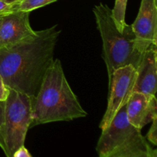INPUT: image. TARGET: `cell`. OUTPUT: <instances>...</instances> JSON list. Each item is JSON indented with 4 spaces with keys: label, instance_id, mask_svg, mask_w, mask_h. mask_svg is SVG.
<instances>
[{
    "label": "cell",
    "instance_id": "cell-1",
    "mask_svg": "<svg viewBox=\"0 0 157 157\" xmlns=\"http://www.w3.org/2000/svg\"><path fill=\"white\" fill-rule=\"evenodd\" d=\"M61 34L58 25L35 34L23 41L0 48V75L6 87L36 96L41 81L54 61L55 49Z\"/></svg>",
    "mask_w": 157,
    "mask_h": 157
},
{
    "label": "cell",
    "instance_id": "cell-2",
    "mask_svg": "<svg viewBox=\"0 0 157 157\" xmlns=\"http://www.w3.org/2000/svg\"><path fill=\"white\" fill-rule=\"evenodd\" d=\"M87 114L66 79L61 61L55 59L32 99L30 128L52 122L73 121Z\"/></svg>",
    "mask_w": 157,
    "mask_h": 157
},
{
    "label": "cell",
    "instance_id": "cell-3",
    "mask_svg": "<svg viewBox=\"0 0 157 157\" xmlns=\"http://www.w3.org/2000/svg\"><path fill=\"white\" fill-rule=\"evenodd\" d=\"M93 12L102 38L103 58L110 83L117 69L127 65L137 68L144 53L138 48L131 25L127 24L124 31L120 32L115 25L111 9L107 5L101 3L94 6Z\"/></svg>",
    "mask_w": 157,
    "mask_h": 157
},
{
    "label": "cell",
    "instance_id": "cell-4",
    "mask_svg": "<svg viewBox=\"0 0 157 157\" xmlns=\"http://www.w3.org/2000/svg\"><path fill=\"white\" fill-rule=\"evenodd\" d=\"M123 106L108 126L102 130L96 151L101 157H156L141 133V130L129 122Z\"/></svg>",
    "mask_w": 157,
    "mask_h": 157
},
{
    "label": "cell",
    "instance_id": "cell-5",
    "mask_svg": "<svg viewBox=\"0 0 157 157\" xmlns=\"http://www.w3.org/2000/svg\"><path fill=\"white\" fill-rule=\"evenodd\" d=\"M32 121V98L25 94L9 89L5 101L2 126L4 153L6 156L13 157L15 152L24 146Z\"/></svg>",
    "mask_w": 157,
    "mask_h": 157
},
{
    "label": "cell",
    "instance_id": "cell-6",
    "mask_svg": "<svg viewBox=\"0 0 157 157\" xmlns=\"http://www.w3.org/2000/svg\"><path fill=\"white\" fill-rule=\"evenodd\" d=\"M136 70L132 65L120 67L114 71L108 84L109 98L107 110L100 124L104 130L111 122L118 110L127 104L133 92Z\"/></svg>",
    "mask_w": 157,
    "mask_h": 157
},
{
    "label": "cell",
    "instance_id": "cell-7",
    "mask_svg": "<svg viewBox=\"0 0 157 157\" xmlns=\"http://www.w3.org/2000/svg\"><path fill=\"white\" fill-rule=\"evenodd\" d=\"M131 26L140 52L144 53L151 44L157 45V0H141L137 17Z\"/></svg>",
    "mask_w": 157,
    "mask_h": 157
},
{
    "label": "cell",
    "instance_id": "cell-8",
    "mask_svg": "<svg viewBox=\"0 0 157 157\" xmlns=\"http://www.w3.org/2000/svg\"><path fill=\"white\" fill-rule=\"evenodd\" d=\"M30 12L13 10L2 14L0 48L12 45L35 34L29 21Z\"/></svg>",
    "mask_w": 157,
    "mask_h": 157
},
{
    "label": "cell",
    "instance_id": "cell-9",
    "mask_svg": "<svg viewBox=\"0 0 157 157\" xmlns=\"http://www.w3.org/2000/svg\"><path fill=\"white\" fill-rule=\"evenodd\" d=\"M126 112L129 122L141 130L157 117L156 96L133 91L127 103Z\"/></svg>",
    "mask_w": 157,
    "mask_h": 157
},
{
    "label": "cell",
    "instance_id": "cell-10",
    "mask_svg": "<svg viewBox=\"0 0 157 157\" xmlns=\"http://www.w3.org/2000/svg\"><path fill=\"white\" fill-rule=\"evenodd\" d=\"M133 91L148 96H156L157 84L156 45L151 44L144 52L138 65Z\"/></svg>",
    "mask_w": 157,
    "mask_h": 157
},
{
    "label": "cell",
    "instance_id": "cell-11",
    "mask_svg": "<svg viewBox=\"0 0 157 157\" xmlns=\"http://www.w3.org/2000/svg\"><path fill=\"white\" fill-rule=\"evenodd\" d=\"M127 0H116L113 9H111L112 17L114 20L116 27L120 32L124 31L127 23L125 21L126 9H127Z\"/></svg>",
    "mask_w": 157,
    "mask_h": 157
},
{
    "label": "cell",
    "instance_id": "cell-12",
    "mask_svg": "<svg viewBox=\"0 0 157 157\" xmlns=\"http://www.w3.org/2000/svg\"><path fill=\"white\" fill-rule=\"evenodd\" d=\"M56 1L58 0H20L15 3V10L32 12Z\"/></svg>",
    "mask_w": 157,
    "mask_h": 157
},
{
    "label": "cell",
    "instance_id": "cell-13",
    "mask_svg": "<svg viewBox=\"0 0 157 157\" xmlns=\"http://www.w3.org/2000/svg\"><path fill=\"white\" fill-rule=\"evenodd\" d=\"M151 127L149 130L147 138L154 146L157 145V117H154L151 121Z\"/></svg>",
    "mask_w": 157,
    "mask_h": 157
},
{
    "label": "cell",
    "instance_id": "cell-14",
    "mask_svg": "<svg viewBox=\"0 0 157 157\" xmlns=\"http://www.w3.org/2000/svg\"><path fill=\"white\" fill-rule=\"evenodd\" d=\"M4 104L5 101H0V147L4 151L5 145L2 137V126L4 121Z\"/></svg>",
    "mask_w": 157,
    "mask_h": 157
},
{
    "label": "cell",
    "instance_id": "cell-15",
    "mask_svg": "<svg viewBox=\"0 0 157 157\" xmlns=\"http://www.w3.org/2000/svg\"><path fill=\"white\" fill-rule=\"evenodd\" d=\"M13 10H15V3L12 4L3 0H0V14L12 12Z\"/></svg>",
    "mask_w": 157,
    "mask_h": 157
},
{
    "label": "cell",
    "instance_id": "cell-16",
    "mask_svg": "<svg viewBox=\"0 0 157 157\" xmlns=\"http://www.w3.org/2000/svg\"><path fill=\"white\" fill-rule=\"evenodd\" d=\"M9 88L6 87L2 78L0 75V101H5L9 94Z\"/></svg>",
    "mask_w": 157,
    "mask_h": 157
},
{
    "label": "cell",
    "instance_id": "cell-17",
    "mask_svg": "<svg viewBox=\"0 0 157 157\" xmlns=\"http://www.w3.org/2000/svg\"><path fill=\"white\" fill-rule=\"evenodd\" d=\"M13 157H32V155L25 146H21L15 152Z\"/></svg>",
    "mask_w": 157,
    "mask_h": 157
},
{
    "label": "cell",
    "instance_id": "cell-18",
    "mask_svg": "<svg viewBox=\"0 0 157 157\" xmlns=\"http://www.w3.org/2000/svg\"><path fill=\"white\" fill-rule=\"evenodd\" d=\"M3 1L6 2H9V3H12V4H14V3H16L18 2H19L20 0H3Z\"/></svg>",
    "mask_w": 157,
    "mask_h": 157
},
{
    "label": "cell",
    "instance_id": "cell-19",
    "mask_svg": "<svg viewBox=\"0 0 157 157\" xmlns=\"http://www.w3.org/2000/svg\"><path fill=\"white\" fill-rule=\"evenodd\" d=\"M1 17H2V14H0V18H1Z\"/></svg>",
    "mask_w": 157,
    "mask_h": 157
}]
</instances>
